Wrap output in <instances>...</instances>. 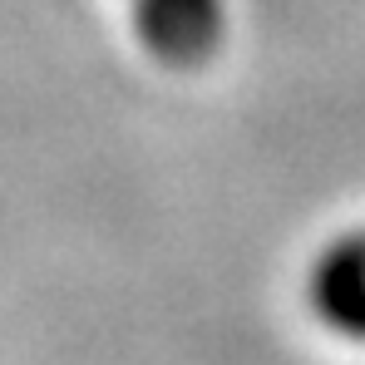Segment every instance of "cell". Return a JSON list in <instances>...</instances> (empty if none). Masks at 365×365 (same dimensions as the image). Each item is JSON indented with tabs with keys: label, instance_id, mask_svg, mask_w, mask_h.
Masks as SVG:
<instances>
[{
	"label": "cell",
	"instance_id": "1",
	"mask_svg": "<svg viewBox=\"0 0 365 365\" xmlns=\"http://www.w3.org/2000/svg\"><path fill=\"white\" fill-rule=\"evenodd\" d=\"M306 306L331 336L365 346V227L341 232L316 252L306 272Z\"/></svg>",
	"mask_w": 365,
	"mask_h": 365
},
{
	"label": "cell",
	"instance_id": "2",
	"mask_svg": "<svg viewBox=\"0 0 365 365\" xmlns=\"http://www.w3.org/2000/svg\"><path fill=\"white\" fill-rule=\"evenodd\" d=\"M133 35L158 64L192 69L222 40V0H133Z\"/></svg>",
	"mask_w": 365,
	"mask_h": 365
}]
</instances>
